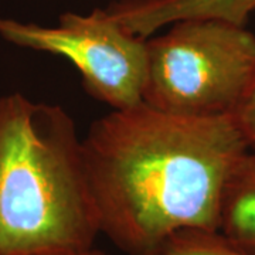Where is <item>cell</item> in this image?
I'll use <instances>...</instances> for the list:
<instances>
[{
  "label": "cell",
  "mask_w": 255,
  "mask_h": 255,
  "mask_svg": "<svg viewBox=\"0 0 255 255\" xmlns=\"http://www.w3.org/2000/svg\"><path fill=\"white\" fill-rule=\"evenodd\" d=\"M82 147L101 234L137 255L180 230H220L250 146L231 115L180 117L142 102L95 119Z\"/></svg>",
  "instance_id": "cell-1"
},
{
  "label": "cell",
  "mask_w": 255,
  "mask_h": 255,
  "mask_svg": "<svg viewBox=\"0 0 255 255\" xmlns=\"http://www.w3.org/2000/svg\"><path fill=\"white\" fill-rule=\"evenodd\" d=\"M101 234L82 139L60 105L0 95V255H60Z\"/></svg>",
  "instance_id": "cell-2"
},
{
  "label": "cell",
  "mask_w": 255,
  "mask_h": 255,
  "mask_svg": "<svg viewBox=\"0 0 255 255\" xmlns=\"http://www.w3.org/2000/svg\"><path fill=\"white\" fill-rule=\"evenodd\" d=\"M146 38V105L180 117L231 115L255 70V36L219 18H186Z\"/></svg>",
  "instance_id": "cell-3"
},
{
  "label": "cell",
  "mask_w": 255,
  "mask_h": 255,
  "mask_svg": "<svg viewBox=\"0 0 255 255\" xmlns=\"http://www.w3.org/2000/svg\"><path fill=\"white\" fill-rule=\"evenodd\" d=\"M0 37L13 46L68 60L88 94L112 110L143 102L146 38L128 31L105 9L64 13L54 27L0 18Z\"/></svg>",
  "instance_id": "cell-4"
},
{
  "label": "cell",
  "mask_w": 255,
  "mask_h": 255,
  "mask_svg": "<svg viewBox=\"0 0 255 255\" xmlns=\"http://www.w3.org/2000/svg\"><path fill=\"white\" fill-rule=\"evenodd\" d=\"M107 10L128 31L147 38L186 18H219L247 26L255 13V0H118Z\"/></svg>",
  "instance_id": "cell-5"
},
{
  "label": "cell",
  "mask_w": 255,
  "mask_h": 255,
  "mask_svg": "<svg viewBox=\"0 0 255 255\" xmlns=\"http://www.w3.org/2000/svg\"><path fill=\"white\" fill-rule=\"evenodd\" d=\"M220 231L250 255H255V147H248L227 183Z\"/></svg>",
  "instance_id": "cell-6"
},
{
  "label": "cell",
  "mask_w": 255,
  "mask_h": 255,
  "mask_svg": "<svg viewBox=\"0 0 255 255\" xmlns=\"http://www.w3.org/2000/svg\"><path fill=\"white\" fill-rule=\"evenodd\" d=\"M137 255H250L220 230L187 228Z\"/></svg>",
  "instance_id": "cell-7"
},
{
  "label": "cell",
  "mask_w": 255,
  "mask_h": 255,
  "mask_svg": "<svg viewBox=\"0 0 255 255\" xmlns=\"http://www.w3.org/2000/svg\"><path fill=\"white\" fill-rule=\"evenodd\" d=\"M250 147H255V70L246 91L231 114Z\"/></svg>",
  "instance_id": "cell-8"
},
{
  "label": "cell",
  "mask_w": 255,
  "mask_h": 255,
  "mask_svg": "<svg viewBox=\"0 0 255 255\" xmlns=\"http://www.w3.org/2000/svg\"><path fill=\"white\" fill-rule=\"evenodd\" d=\"M60 255H108L105 251H102L100 248H91V250H87V251H82V253H73V254H60Z\"/></svg>",
  "instance_id": "cell-9"
}]
</instances>
